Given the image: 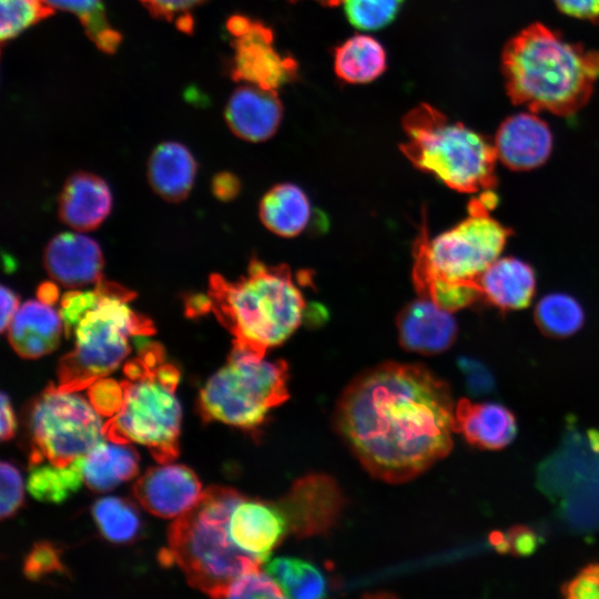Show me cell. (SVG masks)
Masks as SVG:
<instances>
[{"mask_svg": "<svg viewBox=\"0 0 599 599\" xmlns=\"http://www.w3.org/2000/svg\"><path fill=\"white\" fill-rule=\"evenodd\" d=\"M202 493V485L192 469L169 463L149 468L133 486V495L140 505L161 518L181 516L197 502Z\"/></svg>", "mask_w": 599, "mask_h": 599, "instance_id": "obj_13", "label": "cell"}, {"mask_svg": "<svg viewBox=\"0 0 599 599\" xmlns=\"http://www.w3.org/2000/svg\"><path fill=\"white\" fill-rule=\"evenodd\" d=\"M291 1H297V0H291ZM315 1L324 6L334 7V6L341 4L344 0H315Z\"/></svg>", "mask_w": 599, "mask_h": 599, "instance_id": "obj_51", "label": "cell"}, {"mask_svg": "<svg viewBox=\"0 0 599 599\" xmlns=\"http://www.w3.org/2000/svg\"><path fill=\"white\" fill-rule=\"evenodd\" d=\"M44 267L55 282L77 288L102 281L103 256L94 240L82 234L62 233L47 245Z\"/></svg>", "mask_w": 599, "mask_h": 599, "instance_id": "obj_15", "label": "cell"}, {"mask_svg": "<svg viewBox=\"0 0 599 599\" xmlns=\"http://www.w3.org/2000/svg\"><path fill=\"white\" fill-rule=\"evenodd\" d=\"M334 68L338 78L345 82L367 83L385 71L386 53L374 38L354 35L336 48Z\"/></svg>", "mask_w": 599, "mask_h": 599, "instance_id": "obj_26", "label": "cell"}, {"mask_svg": "<svg viewBox=\"0 0 599 599\" xmlns=\"http://www.w3.org/2000/svg\"><path fill=\"white\" fill-rule=\"evenodd\" d=\"M244 497L224 486L206 488L197 502L176 517L169 528V547L160 558L176 564L189 585L214 598L240 575L260 569L262 559L242 550L232 540L229 521Z\"/></svg>", "mask_w": 599, "mask_h": 599, "instance_id": "obj_4", "label": "cell"}, {"mask_svg": "<svg viewBox=\"0 0 599 599\" xmlns=\"http://www.w3.org/2000/svg\"><path fill=\"white\" fill-rule=\"evenodd\" d=\"M433 300L441 308L454 312L470 306L483 298L477 284L449 283L444 281L432 282L424 296Z\"/></svg>", "mask_w": 599, "mask_h": 599, "instance_id": "obj_35", "label": "cell"}, {"mask_svg": "<svg viewBox=\"0 0 599 599\" xmlns=\"http://www.w3.org/2000/svg\"><path fill=\"white\" fill-rule=\"evenodd\" d=\"M264 564L266 572L281 587L285 598L326 597V580L313 564L294 557H276Z\"/></svg>", "mask_w": 599, "mask_h": 599, "instance_id": "obj_27", "label": "cell"}, {"mask_svg": "<svg viewBox=\"0 0 599 599\" xmlns=\"http://www.w3.org/2000/svg\"><path fill=\"white\" fill-rule=\"evenodd\" d=\"M51 8L74 13L80 19L88 37L97 47L113 53L121 42V34L108 22L101 0H44Z\"/></svg>", "mask_w": 599, "mask_h": 599, "instance_id": "obj_31", "label": "cell"}, {"mask_svg": "<svg viewBox=\"0 0 599 599\" xmlns=\"http://www.w3.org/2000/svg\"><path fill=\"white\" fill-rule=\"evenodd\" d=\"M89 402L105 417H113L122 407L124 393L121 383L102 377L88 387Z\"/></svg>", "mask_w": 599, "mask_h": 599, "instance_id": "obj_37", "label": "cell"}, {"mask_svg": "<svg viewBox=\"0 0 599 599\" xmlns=\"http://www.w3.org/2000/svg\"><path fill=\"white\" fill-rule=\"evenodd\" d=\"M99 303L74 329V348L58 365V388L79 392L112 373L130 353L129 337L154 333L152 322L126 303L134 293L108 281L97 284Z\"/></svg>", "mask_w": 599, "mask_h": 599, "instance_id": "obj_7", "label": "cell"}, {"mask_svg": "<svg viewBox=\"0 0 599 599\" xmlns=\"http://www.w3.org/2000/svg\"><path fill=\"white\" fill-rule=\"evenodd\" d=\"M92 515L100 532L112 542H129L140 531L141 522L136 509L119 497L97 500L92 507Z\"/></svg>", "mask_w": 599, "mask_h": 599, "instance_id": "obj_30", "label": "cell"}, {"mask_svg": "<svg viewBox=\"0 0 599 599\" xmlns=\"http://www.w3.org/2000/svg\"><path fill=\"white\" fill-rule=\"evenodd\" d=\"M402 124L407 141L400 150L418 170L459 192L495 185L496 149L481 134L426 103L410 110Z\"/></svg>", "mask_w": 599, "mask_h": 599, "instance_id": "obj_6", "label": "cell"}, {"mask_svg": "<svg viewBox=\"0 0 599 599\" xmlns=\"http://www.w3.org/2000/svg\"><path fill=\"white\" fill-rule=\"evenodd\" d=\"M100 298L101 292L98 288L92 292L70 291L62 296L60 316L67 337L73 335L81 318L99 303Z\"/></svg>", "mask_w": 599, "mask_h": 599, "instance_id": "obj_36", "label": "cell"}, {"mask_svg": "<svg viewBox=\"0 0 599 599\" xmlns=\"http://www.w3.org/2000/svg\"><path fill=\"white\" fill-rule=\"evenodd\" d=\"M52 13L53 8L44 0H1V41L14 38Z\"/></svg>", "mask_w": 599, "mask_h": 599, "instance_id": "obj_32", "label": "cell"}, {"mask_svg": "<svg viewBox=\"0 0 599 599\" xmlns=\"http://www.w3.org/2000/svg\"><path fill=\"white\" fill-rule=\"evenodd\" d=\"M37 295L39 301L51 305L57 301L59 292L53 283L45 282L39 286Z\"/></svg>", "mask_w": 599, "mask_h": 599, "instance_id": "obj_49", "label": "cell"}, {"mask_svg": "<svg viewBox=\"0 0 599 599\" xmlns=\"http://www.w3.org/2000/svg\"><path fill=\"white\" fill-rule=\"evenodd\" d=\"M196 163L190 151L176 142L158 145L149 161L148 176L152 189L164 200L180 202L190 193Z\"/></svg>", "mask_w": 599, "mask_h": 599, "instance_id": "obj_23", "label": "cell"}, {"mask_svg": "<svg viewBox=\"0 0 599 599\" xmlns=\"http://www.w3.org/2000/svg\"><path fill=\"white\" fill-rule=\"evenodd\" d=\"M229 531L238 548L265 562L288 527L275 502L243 498L231 514Z\"/></svg>", "mask_w": 599, "mask_h": 599, "instance_id": "obj_16", "label": "cell"}, {"mask_svg": "<svg viewBox=\"0 0 599 599\" xmlns=\"http://www.w3.org/2000/svg\"><path fill=\"white\" fill-rule=\"evenodd\" d=\"M258 214L270 231L280 236L293 237L306 227L311 205L302 189L292 183H281L264 195Z\"/></svg>", "mask_w": 599, "mask_h": 599, "instance_id": "obj_25", "label": "cell"}, {"mask_svg": "<svg viewBox=\"0 0 599 599\" xmlns=\"http://www.w3.org/2000/svg\"><path fill=\"white\" fill-rule=\"evenodd\" d=\"M112 197L99 176L78 172L71 175L59 197L61 221L77 231H92L108 216Z\"/></svg>", "mask_w": 599, "mask_h": 599, "instance_id": "obj_20", "label": "cell"}, {"mask_svg": "<svg viewBox=\"0 0 599 599\" xmlns=\"http://www.w3.org/2000/svg\"><path fill=\"white\" fill-rule=\"evenodd\" d=\"M450 313L428 297L419 296L410 302L396 321L402 347L424 355L448 349L457 335V325Z\"/></svg>", "mask_w": 599, "mask_h": 599, "instance_id": "obj_14", "label": "cell"}, {"mask_svg": "<svg viewBox=\"0 0 599 599\" xmlns=\"http://www.w3.org/2000/svg\"><path fill=\"white\" fill-rule=\"evenodd\" d=\"M212 309V302L210 297L194 296L186 306V313L189 316H195L197 314L206 313Z\"/></svg>", "mask_w": 599, "mask_h": 599, "instance_id": "obj_48", "label": "cell"}, {"mask_svg": "<svg viewBox=\"0 0 599 599\" xmlns=\"http://www.w3.org/2000/svg\"><path fill=\"white\" fill-rule=\"evenodd\" d=\"M288 367L232 351L225 366L201 389L197 409L204 422H221L243 429L261 426L268 413L288 397Z\"/></svg>", "mask_w": 599, "mask_h": 599, "instance_id": "obj_9", "label": "cell"}, {"mask_svg": "<svg viewBox=\"0 0 599 599\" xmlns=\"http://www.w3.org/2000/svg\"><path fill=\"white\" fill-rule=\"evenodd\" d=\"M460 368H463L466 374L467 384L471 392H488L493 386L491 375L480 363L463 358L460 361Z\"/></svg>", "mask_w": 599, "mask_h": 599, "instance_id": "obj_43", "label": "cell"}, {"mask_svg": "<svg viewBox=\"0 0 599 599\" xmlns=\"http://www.w3.org/2000/svg\"><path fill=\"white\" fill-rule=\"evenodd\" d=\"M19 309V298L7 286L1 287V319L0 329L3 333L10 325L12 318Z\"/></svg>", "mask_w": 599, "mask_h": 599, "instance_id": "obj_46", "label": "cell"}, {"mask_svg": "<svg viewBox=\"0 0 599 599\" xmlns=\"http://www.w3.org/2000/svg\"><path fill=\"white\" fill-rule=\"evenodd\" d=\"M154 16L172 20L179 13H185L205 0H140Z\"/></svg>", "mask_w": 599, "mask_h": 599, "instance_id": "obj_42", "label": "cell"}, {"mask_svg": "<svg viewBox=\"0 0 599 599\" xmlns=\"http://www.w3.org/2000/svg\"><path fill=\"white\" fill-rule=\"evenodd\" d=\"M561 592L570 599L599 598V564L583 567L562 586Z\"/></svg>", "mask_w": 599, "mask_h": 599, "instance_id": "obj_40", "label": "cell"}, {"mask_svg": "<svg viewBox=\"0 0 599 599\" xmlns=\"http://www.w3.org/2000/svg\"><path fill=\"white\" fill-rule=\"evenodd\" d=\"M223 598H284L277 582L260 569L236 577L223 591ZM221 597V598H222Z\"/></svg>", "mask_w": 599, "mask_h": 599, "instance_id": "obj_34", "label": "cell"}, {"mask_svg": "<svg viewBox=\"0 0 599 599\" xmlns=\"http://www.w3.org/2000/svg\"><path fill=\"white\" fill-rule=\"evenodd\" d=\"M1 519L17 512L23 501V481L19 470L10 463L1 466Z\"/></svg>", "mask_w": 599, "mask_h": 599, "instance_id": "obj_39", "label": "cell"}, {"mask_svg": "<svg viewBox=\"0 0 599 599\" xmlns=\"http://www.w3.org/2000/svg\"><path fill=\"white\" fill-rule=\"evenodd\" d=\"M477 283L483 298L501 311L528 306L536 288L534 270L516 257L497 258L483 272Z\"/></svg>", "mask_w": 599, "mask_h": 599, "instance_id": "obj_22", "label": "cell"}, {"mask_svg": "<svg viewBox=\"0 0 599 599\" xmlns=\"http://www.w3.org/2000/svg\"><path fill=\"white\" fill-rule=\"evenodd\" d=\"M404 0H344L349 22L361 30H377L394 20Z\"/></svg>", "mask_w": 599, "mask_h": 599, "instance_id": "obj_33", "label": "cell"}, {"mask_svg": "<svg viewBox=\"0 0 599 599\" xmlns=\"http://www.w3.org/2000/svg\"><path fill=\"white\" fill-rule=\"evenodd\" d=\"M283 105L276 91L244 83L234 90L225 119L232 132L251 142L265 141L277 131Z\"/></svg>", "mask_w": 599, "mask_h": 599, "instance_id": "obj_17", "label": "cell"}, {"mask_svg": "<svg viewBox=\"0 0 599 599\" xmlns=\"http://www.w3.org/2000/svg\"><path fill=\"white\" fill-rule=\"evenodd\" d=\"M506 537L509 544V554L514 556L532 555L539 545L538 536L527 526L511 527L506 532Z\"/></svg>", "mask_w": 599, "mask_h": 599, "instance_id": "obj_41", "label": "cell"}, {"mask_svg": "<svg viewBox=\"0 0 599 599\" xmlns=\"http://www.w3.org/2000/svg\"><path fill=\"white\" fill-rule=\"evenodd\" d=\"M82 481V457H79L67 466L51 463L31 466L27 489L39 501L59 504L77 493Z\"/></svg>", "mask_w": 599, "mask_h": 599, "instance_id": "obj_28", "label": "cell"}, {"mask_svg": "<svg viewBox=\"0 0 599 599\" xmlns=\"http://www.w3.org/2000/svg\"><path fill=\"white\" fill-rule=\"evenodd\" d=\"M238 191L240 181L232 173L223 172L213 179V192L220 200H231Z\"/></svg>", "mask_w": 599, "mask_h": 599, "instance_id": "obj_45", "label": "cell"}, {"mask_svg": "<svg viewBox=\"0 0 599 599\" xmlns=\"http://www.w3.org/2000/svg\"><path fill=\"white\" fill-rule=\"evenodd\" d=\"M495 149L497 158L509 169L526 171L541 165L552 148L548 125L530 113L508 118L499 126Z\"/></svg>", "mask_w": 599, "mask_h": 599, "instance_id": "obj_18", "label": "cell"}, {"mask_svg": "<svg viewBox=\"0 0 599 599\" xmlns=\"http://www.w3.org/2000/svg\"><path fill=\"white\" fill-rule=\"evenodd\" d=\"M63 322L51 305L28 301L16 313L8 327V338L23 358H38L57 348Z\"/></svg>", "mask_w": 599, "mask_h": 599, "instance_id": "obj_19", "label": "cell"}, {"mask_svg": "<svg viewBox=\"0 0 599 599\" xmlns=\"http://www.w3.org/2000/svg\"><path fill=\"white\" fill-rule=\"evenodd\" d=\"M273 41L268 27L251 20L233 42V80L274 91L293 81L297 75V63L293 58L280 54Z\"/></svg>", "mask_w": 599, "mask_h": 599, "instance_id": "obj_12", "label": "cell"}, {"mask_svg": "<svg viewBox=\"0 0 599 599\" xmlns=\"http://www.w3.org/2000/svg\"><path fill=\"white\" fill-rule=\"evenodd\" d=\"M100 414L75 392L48 386L30 410V467L44 459L67 466L105 438Z\"/></svg>", "mask_w": 599, "mask_h": 599, "instance_id": "obj_10", "label": "cell"}, {"mask_svg": "<svg viewBox=\"0 0 599 599\" xmlns=\"http://www.w3.org/2000/svg\"><path fill=\"white\" fill-rule=\"evenodd\" d=\"M23 571L31 580H37L47 573L55 571L63 572L64 567L60 558V551L47 541L34 545L26 558Z\"/></svg>", "mask_w": 599, "mask_h": 599, "instance_id": "obj_38", "label": "cell"}, {"mask_svg": "<svg viewBox=\"0 0 599 599\" xmlns=\"http://www.w3.org/2000/svg\"><path fill=\"white\" fill-rule=\"evenodd\" d=\"M502 73L515 104L570 115L592 94L599 78V52L567 42L535 23L506 44Z\"/></svg>", "mask_w": 599, "mask_h": 599, "instance_id": "obj_2", "label": "cell"}, {"mask_svg": "<svg viewBox=\"0 0 599 599\" xmlns=\"http://www.w3.org/2000/svg\"><path fill=\"white\" fill-rule=\"evenodd\" d=\"M209 297L215 316L234 336L232 351L256 357L286 341L300 326L305 309L288 266H272L256 258L236 282L212 274Z\"/></svg>", "mask_w": 599, "mask_h": 599, "instance_id": "obj_3", "label": "cell"}, {"mask_svg": "<svg viewBox=\"0 0 599 599\" xmlns=\"http://www.w3.org/2000/svg\"><path fill=\"white\" fill-rule=\"evenodd\" d=\"M158 343L140 344L139 356L124 365L121 409L104 424V436L120 444L144 445L160 464L179 455L181 406L175 397L180 373L164 364Z\"/></svg>", "mask_w": 599, "mask_h": 599, "instance_id": "obj_5", "label": "cell"}, {"mask_svg": "<svg viewBox=\"0 0 599 599\" xmlns=\"http://www.w3.org/2000/svg\"><path fill=\"white\" fill-rule=\"evenodd\" d=\"M17 430V420L9 396L1 393V439L8 440L13 437Z\"/></svg>", "mask_w": 599, "mask_h": 599, "instance_id": "obj_47", "label": "cell"}, {"mask_svg": "<svg viewBox=\"0 0 599 599\" xmlns=\"http://www.w3.org/2000/svg\"><path fill=\"white\" fill-rule=\"evenodd\" d=\"M558 8L576 18L599 22V0H554Z\"/></svg>", "mask_w": 599, "mask_h": 599, "instance_id": "obj_44", "label": "cell"}, {"mask_svg": "<svg viewBox=\"0 0 599 599\" xmlns=\"http://www.w3.org/2000/svg\"><path fill=\"white\" fill-rule=\"evenodd\" d=\"M580 304L570 295L552 293L542 297L535 308V322L550 337H567L583 324Z\"/></svg>", "mask_w": 599, "mask_h": 599, "instance_id": "obj_29", "label": "cell"}, {"mask_svg": "<svg viewBox=\"0 0 599 599\" xmlns=\"http://www.w3.org/2000/svg\"><path fill=\"white\" fill-rule=\"evenodd\" d=\"M479 199L469 203L468 217L428 238L424 224L415 244L413 278L419 296L434 281L477 284L504 250L511 231L494 220Z\"/></svg>", "mask_w": 599, "mask_h": 599, "instance_id": "obj_8", "label": "cell"}, {"mask_svg": "<svg viewBox=\"0 0 599 599\" xmlns=\"http://www.w3.org/2000/svg\"><path fill=\"white\" fill-rule=\"evenodd\" d=\"M489 541L498 552L500 554L509 552V544H508L506 534H502L497 530L493 531L489 536Z\"/></svg>", "mask_w": 599, "mask_h": 599, "instance_id": "obj_50", "label": "cell"}, {"mask_svg": "<svg viewBox=\"0 0 599 599\" xmlns=\"http://www.w3.org/2000/svg\"><path fill=\"white\" fill-rule=\"evenodd\" d=\"M288 532L311 537L331 529L343 508V494L329 476L312 474L298 478L287 494L275 501Z\"/></svg>", "mask_w": 599, "mask_h": 599, "instance_id": "obj_11", "label": "cell"}, {"mask_svg": "<svg viewBox=\"0 0 599 599\" xmlns=\"http://www.w3.org/2000/svg\"><path fill=\"white\" fill-rule=\"evenodd\" d=\"M456 432L473 446L500 449L512 441L517 433L514 414L496 403L475 404L461 398L455 406Z\"/></svg>", "mask_w": 599, "mask_h": 599, "instance_id": "obj_21", "label": "cell"}, {"mask_svg": "<svg viewBox=\"0 0 599 599\" xmlns=\"http://www.w3.org/2000/svg\"><path fill=\"white\" fill-rule=\"evenodd\" d=\"M138 470L139 455L129 444L102 440L82 457L83 481L97 493L112 490Z\"/></svg>", "mask_w": 599, "mask_h": 599, "instance_id": "obj_24", "label": "cell"}, {"mask_svg": "<svg viewBox=\"0 0 599 599\" xmlns=\"http://www.w3.org/2000/svg\"><path fill=\"white\" fill-rule=\"evenodd\" d=\"M335 425L370 475L397 484L449 454L455 405L447 383L425 366L386 362L348 384Z\"/></svg>", "mask_w": 599, "mask_h": 599, "instance_id": "obj_1", "label": "cell"}]
</instances>
